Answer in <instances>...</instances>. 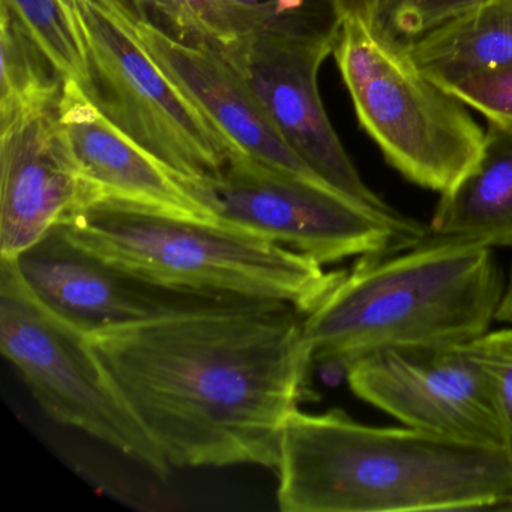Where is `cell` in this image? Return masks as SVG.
Listing matches in <instances>:
<instances>
[{
	"mask_svg": "<svg viewBox=\"0 0 512 512\" xmlns=\"http://www.w3.org/2000/svg\"><path fill=\"white\" fill-rule=\"evenodd\" d=\"M37 41L65 82L88 88L85 41L73 0H0Z\"/></svg>",
	"mask_w": 512,
	"mask_h": 512,
	"instance_id": "cell-18",
	"label": "cell"
},
{
	"mask_svg": "<svg viewBox=\"0 0 512 512\" xmlns=\"http://www.w3.org/2000/svg\"><path fill=\"white\" fill-rule=\"evenodd\" d=\"M428 235L512 248V128L488 122L481 158L440 196Z\"/></svg>",
	"mask_w": 512,
	"mask_h": 512,
	"instance_id": "cell-15",
	"label": "cell"
},
{
	"mask_svg": "<svg viewBox=\"0 0 512 512\" xmlns=\"http://www.w3.org/2000/svg\"><path fill=\"white\" fill-rule=\"evenodd\" d=\"M338 31L257 32L220 52L244 77L287 145L325 184L365 208L400 217L362 181L323 106L317 79L334 53Z\"/></svg>",
	"mask_w": 512,
	"mask_h": 512,
	"instance_id": "cell-9",
	"label": "cell"
},
{
	"mask_svg": "<svg viewBox=\"0 0 512 512\" xmlns=\"http://www.w3.org/2000/svg\"><path fill=\"white\" fill-rule=\"evenodd\" d=\"M340 19H361L376 25L382 0H331Z\"/></svg>",
	"mask_w": 512,
	"mask_h": 512,
	"instance_id": "cell-25",
	"label": "cell"
},
{
	"mask_svg": "<svg viewBox=\"0 0 512 512\" xmlns=\"http://www.w3.org/2000/svg\"><path fill=\"white\" fill-rule=\"evenodd\" d=\"M119 4L124 5L127 8V0H118Z\"/></svg>",
	"mask_w": 512,
	"mask_h": 512,
	"instance_id": "cell-28",
	"label": "cell"
},
{
	"mask_svg": "<svg viewBox=\"0 0 512 512\" xmlns=\"http://www.w3.org/2000/svg\"><path fill=\"white\" fill-rule=\"evenodd\" d=\"M61 226L85 250L140 280L227 301L283 302L308 314L343 272L256 233L112 199Z\"/></svg>",
	"mask_w": 512,
	"mask_h": 512,
	"instance_id": "cell-4",
	"label": "cell"
},
{
	"mask_svg": "<svg viewBox=\"0 0 512 512\" xmlns=\"http://www.w3.org/2000/svg\"><path fill=\"white\" fill-rule=\"evenodd\" d=\"M193 35V46L229 49L263 32L260 23L232 0H178Z\"/></svg>",
	"mask_w": 512,
	"mask_h": 512,
	"instance_id": "cell-19",
	"label": "cell"
},
{
	"mask_svg": "<svg viewBox=\"0 0 512 512\" xmlns=\"http://www.w3.org/2000/svg\"><path fill=\"white\" fill-rule=\"evenodd\" d=\"M119 7L152 61L241 154L281 172L328 185L287 145L244 77L220 50L173 40L134 17L124 5Z\"/></svg>",
	"mask_w": 512,
	"mask_h": 512,
	"instance_id": "cell-12",
	"label": "cell"
},
{
	"mask_svg": "<svg viewBox=\"0 0 512 512\" xmlns=\"http://www.w3.org/2000/svg\"><path fill=\"white\" fill-rule=\"evenodd\" d=\"M89 85L103 115L185 181L218 175L241 154L158 68L122 16L118 0H73Z\"/></svg>",
	"mask_w": 512,
	"mask_h": 512,
	"instance_id": "cell-8",
	"label": "cell"
},
{
	"mask_svg": "<svg viewBox=\"0 0 512 512\" xmlns=\"http://www.w3.org/2000/svg\"><path fill=\"white\" fill-rule=\"evenodd\" d=\"M53 112L0 133V259H16L97 200L62 143Z\"/></svg>",
	"mask_w": 512,
	"mask_h": 512,
	"instance_id": "cell-13",
	"label": "cell"
},
{
	"mask_svg": "<svg viewBox=\"0 0 512 512\" xmlns=\"http://www.w3.org/2000/svg\"><path fill=\"white\" fill-rule=\"evenodd\" d=\"M461 347L488 380L512 454V328L487 331Z\"/></svg>",
	"mask_w": 512,
	"mask_h": 512,
	"instance_id": "cell-22",
	"label": "cell"
},
{
	"mask_svg": "<svg viewBox=\"0 0 512 512\" xmlns=\"http://www.w3.org/2000/svg\"><path fill=\"white\" fill-rule=\"evenodd\" d=\"M404 46L437 85L512 67V0H487Z\"/></svg>",
	"mask_w": 512,
	"mask_h": 512,
	"instance_id": "cell-16",
	"label": "cell"
},
{
	"mask_svg": "<svg viewBox=\"0 0 512 512\" xmlns=\"http://www.w3.org/2000/svg\"><path fill=\"white\" fill-rule=\"evenodd\" d=\"M332 55L359 125L407 181L443 194L476 166L485 131L401 41L349 17L341 19Z\"/></svg>",
	"mask_w": 512,
	"mask_h": 512,
	"instance_id": "cell-5",
	"label": "cell"
},
{
	"mask_svg": "<svg viewBox=\"0 0 512 512\" xmlns=\"http://www.w3.org/2000/svg\"><path fill=\"white\" fill-rule=\"evenodd\" d=\"M302 322L283 302H232L88 338L170 466L275 470L314 364Z\"/></svg>",
	"mask_w": 512,
	"mask_h": 512,
	"instance_id": "cell-1",
	"label": "cell"
},
{
	"mask_svg": "<svg viewBox=\"0 0 512 512\" xmlns=\"http://www.w3.org/2000/svg\"><path fill=\"white\" fill-rule=\"evenodd\" d=\"M127 10L173 40L193 46V35L178 0H127Z\"/></svg>",
	"mask_w": 512,
	"mask_h": 512,
	"instance_id": "cell-24",
	"label": "cell"
},
{
	"mask_svg": "<svg viewBox=\"0 0 512 512\" xmlns=\"http://www.w3.org/2000/svg\"><path fill=\"white\" fill-rule=\"evenodd\" d=\"M346 376L356 397L407 427L509 451L488 380L461 344L377 350Z\"/></svg>",
	"mask_w": 512,
	"mask_h": 512,
	"instance_id": "cell-10",
	"label": "cell"
},
{
	"mask_svg": "<svg viewBox=\"0 0 512 512\" xmlns=\"http://www.w3.org/2000/svg\"><path fill=\"white\" fill-rule=\"evenodd\" d=\"M487 0H382L376 25L406 44Z\"/></svg>",
	"mask_w": 512,
	"mask_h": 512,
	"instance_id": "cell-21",
	"label": "cell"
},
{
	"mask_svg": "<svg viewBox=\"0 0 512 512\" xmlns=\"http://www.w3.org/2000/svg\"><path fill=\"white\" fill-rule=\"evenodd\" d=\"M0 350L50 418L85 431L158 476L172 466L104 370L88 335L44 307L0 259Z\"/></svg>",
	"mask_w": 512,
	"mask_h": 512,
	"instance_id": "cell-7",
	"label": "cell"
},
{
	"mask_svg": "<svg viewBox=\"0 0 512 512\" xmlns=\"http://www.w3.org/2000/svg\"><path fill=\"white\" fill-rule=\"evenodd\" d=\"M250 13L263 32L311 35L335 31L341 19L331 0H232Z\"/></svg>",
	"mask_w": 512,
	"mask_h": 512,
	"instance_id": "cell-20",
	"label": "cell"
},
{
	"mask_svg": "<svg viewBox=\"0 0 512 512\" xmlns=\"http://www.w3.org/2000/svg\"><path fill=\"white\" fill-rule=\"evenodd\" d=\"M53 113L62 143L97 200L217 221L182 178L115 127L79 83L65 82Z\"/></svg>",
	"mask_w": 512,
	"mask_h": 512,
	"instance_id": "cell-14",
	"label": "cell"
},
{
	"mask_svg": "<svg viewBox=\"0 0 512 512\" xmlns=\"http://www.w3.org/2000/svg\"><path fill=\"white\" fill-rule=\"evenodd\" d=\"M65 79L7 5L0 4V133L52 112Z\"/></svg>",
	"mask_w": 512,
	"mask_h": 512,
	"instance_id": "cell-17",
	"label": "cell"
},
{
	"mask_svg": "<svg viewBox=\"0 0 512 512\" xmlns=\"http://www.w3.org/2000/svg\"><path fill=\"white\" fill-rule=\"evenodd\" d=\"M499 511H512V494L508 497V499L503 500L499 506H497Z\"/></svg>",
	"mask_w": 512,
	"mask_h": 512,
	"instance_id": "cell-27",
	"label": "cell"
},
{
	"mask_svg": "<svg viewBox=\"0 0 512 512\" xmlns=\"http://www.w3.org/2000/svg\"><path fill=\"white\" fill-rule=\"evenodd\" d=\"M184 184L220 223L256 233L323 265L406 250L428 235V227L406 215L380 214L328 185L244 154L233 155L218 175Z\"/></svg>",
	"mask_w": 512,
	"mask_h": 512,
	"instance_id": "cell-6",
	"label": "cell"
},
{
	"mask_svg": "<svg viewBox=\"0 0 512 512\" xmlns=\"http://www.w3.org/2000/svg\"><path fill=\"white\" fill-rule=\"evenodd\" d=\"M11 263L44 307L86 335L176 311L260 302L208 298L140 280L77 245L61 224Z\"/></svg>",
	"mask_w": 512,
	"mask_h": 512,
	"instance_id": "cell-11",
	"label": "cell"
},
{
	"mask_svg": "<svg viewBox=\"0 0 512 512\" xmlns=\"http://www.w3.org/2000/svg\"><path fill=\"white\" fill-rule=\"evenodd\" d=\"M505 287L493 248L427 235L359 257L305 314L302 335L314 364L344 371L389 347L458 346L490 329Z\"/></svg>",
	"mask_w": 512,
	"mask_h": 512,
	"instance_id": "cell-3",
	"label": "cell"
},
{
	"mask_svg": "<svg viewBox=\"0 0 512 512\" xmlns=\"http://www.w3.org/2000/svg\"><path fill=\"white\" fill-rule=\"evenodd\" d=\"M496 320L499 322H512V268L506 281L505 293H503L502 304L497 311Z\"/></svg>",
	"mask_w": 512,
	"mask_h": 512,
	"instance_id": "cell-26",
	"label": "cell"
},
{
	"mask_svg": "<svg viewBox=\"0 0 512 512\" xmlns=\"http://www.w3.org/2000/svg\"><path fill=\"white\" fill-rule=\"evenodd\" d=\"M487 122L512 128V67L463 77L440 85Z\"/></svg>",
	"mask_w": 512,
	"mask_h": 512,
	"instance_id": "cell-23",
	"label": "cell"
},
{
	"mask_svg": "<svg viewBox=\"0 0 512 512\" xmlns=\"http://www.w3.org/2000/svg\"><path fill=\"white\" fill-rule=\"evenodd\" d=\"M284 512L497 509L512 494V454L418 428L371 427L343 410L296 409L277 464Z\"/></svg>",
	"mask_w": 512,
	"mask_h": 512,
	"instance_id": "cell-2",
	"label": "cell"
}]
</instances>
